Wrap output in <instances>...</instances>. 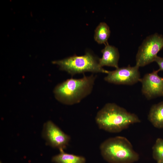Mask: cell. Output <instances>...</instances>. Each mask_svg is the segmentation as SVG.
Masks as SVG:
<instances>
[{"instance_id":"8","label":"cell","mask_w":163,"mask_h":163,"mask_svg":"<svg viewBox=\"0 0 163 163\" xmlns=\"http://www.w3.org/2000/svg\"><path fill=\"white\" fill-rule=\"evenodd\" d=\"M43 135L48 143L52 147L63 150L68 145L70 137L51 121L44 125Z\"/></svg>"},{"instance_id":"5","label":"cell","mask_w":163,"mask_h":163,"mask_svg":"<svg viewBox=\"0 0 163 163\" xmlns=\"http://www.w3.org/2000/svg\"><path fill=\"white\" fill-rule=\"evenodd\" d=\"M163 48V35L155 33L147 37L139 47L136 56V65L143 67L155 62Z\"/></svg>"},{"instance_id":"13","label":"cell","mask_w":163,"mask_h":163,"mask_svg":"<svg viewBox=\"0 0 163 163\" xmlns=\"http://www.w3.org/2000/svg\"><path fill=\"white\" fill-rule=\"evenodd\" d=\"M152 156L157 162L163 161V139H156L152 148Z\"/></svg>"},{"instance_id":"9","label":"cell","mask_w":163,"mask_h":163,"mask_svg":"<svg viewBox=\"0 0 163 163\" xmlns=\"http://www.w3.org/2000/svg\"><path fill=\"white\" fill-rule=\"evenodd\" d=\"M101 52L102 56L99 59V64L101 67L107 66L114 67L116 69L119 68L120 54L117 48L107 43L105 45Z\"/></svg>"},{"instance_id":"10","label":"cell","mask_w":163,"mask_h":163,"mask_svg":"<svg viewBox=\"0 0 163 163\" xmlns=\"http://www.w3.org/2000/svg\"><path fill=\"white\" fill-rule=\"evenodd\" d=\"M148 119L155 127L163 128V101L152 106L148 116Z\"/></svg>"},{"instance_id":"15","label":"cell","mask_w":163,"mask_h":163,"mask_svg":"<svg viewBox=\"0 0 163 163\" xmlns=\"http://www.w3.org/2000/svg\"><path fill=\"white\" fill-rule=\"evenodd\" d=\"M157 163H163V161L157 162Z\"/></svg>"},{"instance_id":"4","label":"cell","mask_w":163,"mask_h":163,"mask_svg":"<svg viewBox=\"0 0 163 163\" xmlns=\"http://www.w3.org/2000/svg\"><path fill=\"white\" fill-rule=\"evenodd\" d=\"M99 59L88 51L84 55H74L63 59L53 61L52 63L58 65L61 70L67 72L72 76L86 72L107 74L109 71L100 66Z\"/></svg>"},{"instance_id":"6","label":"cell","mask_w":163,"mask_h":163,"mask_svg":"<svg viewBox=\"0 0 163 163\" xmlns=\"http://www.w3.org/2000/svg\"><path fill=\"white\" fill-rule=\"evenodd\" d=\"M139 67L136 65L131 66L118 68L112 71H108L104 80L109 83L117 85H133L140 81Z\"/></svg>"},{"instance_id":"7","label":"cell","mask_w":163,"mask_h":163,"mask_svg":"<svg viewBox=\"0 0 163 163\" xmlns=\"http://www.w3.org/2000/svg\"><path fill=\"white\" fill-rule=\"evenodd\" d=\"M159 72L154 70L140 79L142 93L148 99L163 96V78L158 75Z\"/></svg>"},{"instance_id":"14","label":"cell","mask_w":163,"mask_h":163,"mask_svg":"<svg viewBox=\"0 0 163 163\" xmlns=\"http://www.w3.org/2000/svg\"><path fill=\"white\" fill-rule=\"evenodd\" d=\"M155 62L157 63L159 66V69H158V71H163V57L157 56Z\"/></svg>"},{"instance_id":"11","label":"cell","mask_w":163,"mask_h":163,"mask_svg":"<svg viewBox=\"0 0 163 163\" xmlns=\"http://www.w3.org/2000/svg\"><path fill=\"white\" fill-rule=\"evenodd\" d=\"M59 151V154L52 158V161L54 163H86V159L83 156L66 153L63 150Z\"/></svg>"},{"instance_id":"1","label":"cell","mask_w":163,"mask_h":163,"mask_svg":"<svg viewBox=\"0 0 163 163\" xmlns=\"http://www.w3.org/2000/svg\"><path fill=\"white\" fill-rule=\"evenodd\" d=\"M95 120L99 129L112 133L120 132L140 122L136 115L114 103L106 104L97 112Z\"/></svg>"},{"instance_id":"16","label":"cell","mask_w":163,"mask_h":163,"mask_svg":"<svg viewBox=\"0 0 163 163\" xmlns=\"http://www.w3.org/2000/svg\"><path fill=\"white\" fill-rule=\"evenodd\" d=\"M0 163H2L1 162H0Z\"/></svg>"},{"instance_id":"2","label":"cell","mask_w":163,"mask_h":163,"mask_svg":"<svg viewBox=\"0 0 163 163\" xmlns=\"http://www.w3.org/2000/svg\"><path fill=\"white\" fill-rule=\"evenodd\" d=\"M97 76L85 75L79 79L71 78L58 85L53 92L56 99L66 105L79 103L90 94L93 89Z\"/></svg>"},{"instance_id":"3","label":"cell","mask_w":163,"mask_h":163,"mask_svg":"<svg viewBox=\"0 0 163 163\" xmlns=\"http://www.w3.org/2000/svg\"><path fill=\"white\" fill-rule=\"evenodd\" d=\"M100 149L103 158L109 163H133L139 159L130 142L123 136L108 139L101 143Z\"/></svg>"},{"instance_id":"12","label":"cell","mask_w":163,"mask_h":163,"mask_svg":"<svg viewBox=\"0 0 163 163\" xmlns=\"http://www.w3.org/2000/svg\"><path fill=\"white\" fill-rule=\"evenodd\" d=\"M110 31L108 25L105 22L100 23L95 30L94 38L99 44L108 43L107 40L110 36Z\"/></svg>"}]
</instances>
